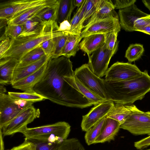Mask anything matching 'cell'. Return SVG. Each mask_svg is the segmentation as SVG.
I'll return each mask as SVG.
<instances>
[{
    "mask_svg": "<svg viewBox=\"0 0 150 150\" xmlns=\"http://www.w3.org/2000/svg\"><path fill=\"white\" fill-rule=\"evenodd\" d=\"M0 134V150H4V143L3 139V135L1 131Z\"/></svg>",
    "mask_w": 150,
    "mask_h": 150,
    "instance_id": "47",
    "label": "cell"
},
{
    "mask_svg": "<svg viewBox=\"0 0 150 150\" xmlns=\"http://www.w3.org/2000/svg\"><path fill=\"white\" fill-rule=\"evenodd\" d=\"M50 58L45 55L33 63L23 66L16 67L14 71L11 85L37 71L48 61Z\"/></svg>",
    "mask_w": 150,
    "mask_h": 150,
    "instance_id": "19",
    "label": "cell"
},
{
    "mask_svg": "<svg viewBox=\"0 0 150 150\" xmlns=\"http://www.w3.org/2000/svg\"><path fill=\"white\" fill-rule=\"evenodd\" d=\"M150 23V15L137 19L135 22L134 28V31L141 32Z\"/></svg>",
    "mask_w": 150,
    "mask_h": 150,
    "instance_id": "40",
    "label": "cell"
},
{
    "mask_svg": "<svg viewBox=\"0 0 150 150\" xmlns=\"http://www.w3.org/2000/svg\"><path fill=\"white\" fill-rule=\"evenodd\" d=\"M74 75L72 62L64 56L50 57L44 73L33 90L57 104L83 109L93 104L77 90L71 86L68 78Z\"/></svg>",
    "mask_w": 150,
    "mask_h": 150,
    "instance_id": "1",
    "label": "cell"
},
{
    "mask_svg": "<svg viewBox=\"0 0 150 150\" xmlns=\"http://www.w3.org/2000/svg\"><path fill=\"white\" fill-rule=\"evenodd\" d=\"M104 83L107 100L124 105L141 100L150 91V76L146 70L138 76L125 80L104 79Z\"/></svg>",
    "mask_w": 150,
    "mask_h": 150,
    "instance_id": "2",
    "label": "cell"
},
{
    "mask_svg": "<svg viewBox=\"0 0 150 150\" xmlns=\"http://www.w3.org/2000/svg\"><path fill=\"white\" fill-rule=\"evenodd\" d=\"M59 0L54 4L42 10L36 16L45 24L54 23L57 22Z\"/></svg>",
    "mask_w": 150,
    "mask_h": 150,
    "instance_id": "27",
    "label": "cell"
},
{
    "mask_svg": "<svg viewBox=\"0 0 150 150\" xmlns=\"http://www.w3.org/2000/svg\"><path fill=\"white\" fill-rule=\"evenodd\" d=\"M27 139L33 144L34 150H57L63 141L57 139L38 138Z\"/></svg>",
    "mask_w": 150,
    "mask_h": 150,
    "instance_id": "29",
    "label": "cell"
},
{
    "mask_svg": "<svg viewBox=\"0 0 150 150\" xmlns=\"http://www.w3.org/2000/svg\"><path fill=\"white\" fill-rule=\"evenodd\" d=\"M84 0H73V5L74 7L76 6L79 8L83 4Z\"/></svg>",
    "mask_w": 150,
    "mask_h": 150,
    "instance_id": "45",
    "label": "cell"
},
{
    "mask_svg": "<svg viewBox=\"0 0 150 150\" xmlns=\"http://www.w3.org/2000/svg\"><path fill=\"white\" fill-rule=\"evenodd\" d=\"M69 33L67 31H57L52 38L54 41L55 51L51 58H57L60 56L62 50L67 40Z\"/></svg>",
    "mask_w": 150,
    "mask_h": 150,
    "instance_id": "33",
    "label": "cell"
},
{
    "mask_svg": "<svg viewBox=\"0 0 150 150\" xmlns=\"http://www.w3.org/2000/svg\"><path fill=\"white\" fill-rule=\"evenodd\" d=\"M52 38L44 41L40 44L45 55L48 58L52 57L55 51L54 44Z\"/></svg>",
    "mask_w": 150,
    "mask_h": 150,
    "instance_id": "39",
    "label": "cell"
},
{
    "mask_svg": "<svg viewBox=\"0 0 150 150\" xmlns=\"http://www.w3.org/2000/svg\"><path fill=\"white\" fill-rule=\"evenodd\" d=\"M22 30V25L8 24L6 28L4 35L11 39L16 38L21 35Z\"/></svg>",
    "mask_w": 150,
    "mask_h": 150,
    "instance_id": "37",
    "label": "cell"
},
{
    "mask_svg": "<svg viewBox=\"0 0 150 150\" xmlns=\"http://www.w3.org/2000/svg\"><path fill=\"white\" fill-rule=\"evenodd\" d=\"M74 76L85 86L93 93L105 100H107L105 91L104 79L94 74L88 64H85L76 69Z\"/></svg>",
    "mask_w": 150,
    "mask_h": 150,
    "instance_id": "9",
    "label": "cell"
},
{
    "mask_svg": "<svg viewBox=\"0 0 150 150\" xmlns=\"http://www.w3.org/2000/svg\"><path fill=\"white\" fill-rule=\"evenodd\" d=\"M142 1L145 6L150 11V0H143Z\"/></svg>",
    "mask_w": 150,
    "mask_h": 150,
    "instance_id": "48",
    "label": "cell"
},
{
    "mask_svg": "<svg viewBox=\"0 0 150 150\" xmlns=\"http://www.w3.org/2000/svg\"><path fill=\"white\" fill-rule=\"evenodd\" d=\"M140 150H150V149H146V150L141 149Z\"/></svg>",
    "mask_w": 150,
    "mask_h": 150,
    "instance_id": "51",
    "label": "cell"
},
{
    "mask_svg": "<svg viewBox=\"0 0 150 150\" xmlns=\"http://www.w3.org/2000/svg\"><path fill=\"white\" fill-rule=\"evenodd\" d=\"M71 126L64 121L58 122L32 128H27L21 133L25 139H57L63 141L67 139Z\"/></svg>",
    "mask_w": 150,
    "mask_h": 150,
    "instance_id": "4",
    "label": "cell"
},
{
    "mask_svg": "<svg viewBox=\"0 0 150 150\" xmlns=\"http://www.w3.org/2000/svg\"><path fill=\"white\" fill-rule=\"evenodd\" d=\"M7 150H34V146L32 142L25 139L24 141L21 144Z\"/></svg>",
    "mask_w": 150,
    "mask_h": 150,
    "instance_id": "43",
    "label": "cell"
},
{
    "mask_svg": "<svg viewBox=\"0 0 150 150\" xmlns=\"http://www.w3.org/2000/svg\"><path fill=\"white\" fill-rule=\"evenodd\" d=\"M144 51L142 45L139 44H131L126 51L125 57L129 62H132L140 58Z\"/></svg>",
    "mask_w": 150,
    "mask_h": 150,
    "instance_id": "34",
    "label": "cell"
},
{
    "mask_svg": "<svg viewBox=\"0 0 150 150\" xmlns=\"http://www.w3.org/2000/svg\"><path fill=\"white\" fill-rule=\"evenodd\" d=\"M11 39L4 35L0 38V58L9 49L11 44Z\"/></svg>",
    "mask_w": 150,
    "mask_h": 150,
    "instance_id": "41",
    "label": "cell"
},
{
    "mask_svg": "<svg viewBox=\"0 0 150 150\" xmlns=\"http://www.w3.org/2000/svg\"><path fill=\"white\" fill-rule=\"evenodd\" d=\"M45 55L40 45L23 56L16 67L23 66L33 63L39 60Z\"/></svg>",
    "mask_w": 150,
    "mask_h": 150,
    "instance_id": "30",
    "label": "cell"
},
{
    "mask_svg": "<svg viewBox=\"0 0 150 150\" xmlns=\"http://www.w3.org/2000/svg\"><path fill=\"white\" fill-rule=\"evenodd\" d=\"M120 124L114 119L105 117L101 132L95 144L114 140L120 129Z\"/></svg>",
    "mask_w": 150,
    "mask_h": 150,
    "instance_id": "17",
    "label": "cell"
},
{
    "mask_svg": "<svg viewBox=\"0 0 150 150\" xmlns=\"http://www.w3.org/2000/svg\"><path fill=\"white\" fill-rule=\"evenodd\" d=\"M4 85L0 84V94L4 93L6 92V90Z\"/></svg>",
    "mask_w": 150,
    "mask_h": 150,
    "instance_id": "49",
    "label": "cell"
},
{
    "mask_svg": "<svg viewBox=\"0 0 150 150\" xmlns=\"http://www.w3.org/2000/svg\"><path fill=\"white\" fill-rule=\"evenodd\" d=\"M121 26L118 17H111L93 23L84 28L81 36L82 38L93 34H104L113 30L120 31Z\"/></svg>",
    "mask_w": 150,
    "mask_h": 150,
    "instance_id": "13",
    "label": "cell"
},
{
    "mask_svg": "<svg viewBox=\"0 0 150 150\" xmlns=\"http://www.w3.org/2000/svg\"><path fill=\"white\" fill-rule=\"evenodd\" d=\"M48 0H11L0 3V19L7 21L15 14L30 8L43 4Z\"/></svg>",
    "mask_w": 150,
    "mask_h": 150,
    "instance_id": "11",
    "label": "cell"
},
{
    "mask_svg": "<svg viewBox=\"0 0 150 150\" xmlns=\"http://www.w3.org/2000/svg\"><path fill=\"white\" fill-rule=\"evenodd\" d=\"M118 14L121 27L125 31L129 32L134 31V26L136 20L149 15L138 8L134 4L127 8L119 9Z\"/></svg>",
    "mask_w": 150,
    "mask_h": 150,
    "instance_id": "14",
    "label": "cell"
},
{
    "mask_svg": "<svg viewBox=\"0 0 150 150\" xmlns=\"http://www.w3.org/2000/svg\"><path fill=\"white\" fill-rule=\"evenodd\" d=\"M142 72L135 64L117 62L108 69L105 73V79L125 80L138 76Z\"/></svg>",
    "mask_w": 150,
    "mask_h": 150,
    "instance_id": "10",
    "label": "cell"
},
{
    "mask_svg": "<svg viewBox=\"0 0 150 150\" xmlns=\"http://www.w3.org/2000/svg\"><path fill=\"white\" fill-rule=\"evenodd\" d=\"M131 111L126 105L115 103L106 116L122 124L130 115Z\"/></svg>",
    "mask_w": 150,
    "mask_h": 150,
    "instance_id": "28",
    "label": "cell"
},
{
    "mask_svg": "<svg viewBox=\"0 0 150 150\" xmlns=\"http://www.w3.org/2000/svg\"><path fill=\"white\" fill-rule=\"evenodd\" d=\"M33 103L15 98L8 94H0V129Z\"/></svg>",
    "mask_w": 150,
    "mask_h": 150,
    "instance_id": "6",
    "label": "cell"
},
{
    "mask_svg": "<svg viewBox=\"0 0 150 150\" xmlns=\"http://www.w3.org/2000/svg\"><path fill=\"white\" fill-rule=\"evenodd\" d=\"M82 38L81 35H74L69 33L66 43L60 56H62L68 58L71 56H75L79 49V45Z\"/></svg>",
    "mask_w": 150,
    "mask_h": 150,
    "instance_id": "24",
    "label": "cell"
},
{
    "mask_svg": "<svg viewBox=\"0 0 150 150\" xmlns=\"http://www.w3.org/2000/svg\"><path fill=\"white\" fill-rule=\"evenodd\" d=\"M87 0H84L81 6L77 8L76 12L71 20L70 26L67 30L69 33L81 35L82 30L84 28L83 18Z\"/></svg>",
    "mask_w": 150,
    "mask_h": 150,
    "instance_id": "23",
    "label": "cell"
},
{
    "mask_svg": "<svg viewBox=\"0 0 150 150\" xmlns=\"http://www.w3.org/2000/svg\"><path fill=\"white\" fill-rule=\"evenodd\" d=\"M68 81L71 86L79 91L93 105L106 100L97 95L85 86L74 76L68 77Z\"/></svg>",
    "mask_w": 150,
    "mask_h": 150,
    "instance_id": "22",
    "label": "cell"
},
{
    "mask_svg": "<svg viewBox=\"0 0 150 150\" xmlns=\"http://www.w3.org/2000/svg\"><path fill=\"white\" fill-rule=\"evenodd\" d=\"M19 62L12 58L0 59V84L4 85L11 84L14 70Z\"/></svg>",
    "mask_w": 150,
    "mask_h": 150,
    "instance_id": "20",
    "label": "cell"
},
{
    "mask_svg": "<svg viewBox=\"0 0 150 150\" xmlns=\"http://www.w3.org/2000/svg\"><path fill=\"white\" fill-rule=\"evenodd\" d=\"M103 34L91 35L84 37L79 43V49L90 55L105 44Z\"/></svg>",
    "mask_w": 150,
    "mask_h": 150,
    "instance_id": "21",
    "label": "cell"
},
{
    "mask_svg": "<svg viewBox=\"0 0 150 150\" xmlns=\"http://www.w3.org/2000/svg\"><path fill=\"white\" fill-rule=\"evenodd\" d=\"M114 103L108 100L94 105L89 112L82 116L81 127L86 132L103 118L106 117L114 105Z\"/></svg>",
    "mask_w": 150,
    "mask_h": 150,
    "instance_id": "12",
    "label": "cell"
},
{
    "mask_svg": "<svg viewBox=\"0 0 150 150\" xmlns=\"http://www.w3.org/2000/svg\"><path fill=\"white\" fill-rule=\"evenodd\" d=\"M57 29L51 25H47L40 33L31 35L11 39L10 46L0 59L12 58L19 61L30 50L37 47L44 41L53 38Z\"/></svg>",
    "mask_w": 150,
    "mask_h": 150,
    "instance_id": "3",
    "label": "cell"
},
{
    "mask_svg": "<svg viewBox=\"0 0 150 150\" xmlns=\"http://www.w3.org/2000/svg\"><path fill=\"white\" fill-rule=\"evenodd\" d=\"M8 94L16 99L34 103L46 99L33 91L23 92H8Z\"/></svg>",
    "mask_w": 150,
    "mask_h": 150,
    "instance_id": "32",
    "label": "cell"
},
{
    "mask_svg": "<svg viewBox=\"0 0 150 150\" xmlns=\"http://www.w3.org/2000/svg\"><path fill=\"white\" fill-rule=\"evenodd\" d=\"M57 0H48L46 3L26 9L10 18L7 21L8 24L22 25L26 21L36 17L44 8L56 4Z\"/></svg>",
    "mask_w": 150,
    "mask_h": 150,
    "instance_id": "15",
    "label": "cell"
},
{
    "mask_svg": "<svg viewBox=\"0 0 150 150\" xmlns=\"http://www.w3.org/2000/svg\"><path fill=\"white\" fill-rule=\"evenodd\" d=\"M105 117L101 119L86 132L84 139L88 145L95 144L96 139L101 132Z\"/></svg>",
    "mask_w": 150,
    "mask_h": 150,
    "instance_id": "31",
    "label": "cell"
},
{
    "mask_svg": "<svg viewBox=\"0 0 150 150\" xmlns=\"http://www.w3.org/2000/svg\"><path fill=\"white\" fill-rule=\"evenodd\" d=\"M47 62L34 73L12 84V87L24 91H33L34 87L39 81L44 73Z\"/></svg>",
    "mask_w": 150,
    "mask_h": 150,
    "instance_id": "18",
    "label": "cell"
},
{
    "mask_svg": "<svg viewBox=\"0 0 150 150\" xmlns=\"http://www.w3.org/2000/svg\"><path fill=\"white\" fill-rule=\"evenodd\" d=\"M115 9L111 0H100L96 10L84 24V28L93 23L108 18L118 17Z\"/></svg>",
    "mask_w": 150,
    "mask_h": 150,
    "instance_id": "16",
    "label": "cell"
},
{
    "mask_svg": "<svg viewBox=\"0 0 150 150\" xmlns=\"http://www.w3.org/2000/svg\"><path fill=\"white\" fill-rule=\"evenodd\" d=\"M100 1V0H87L83 18L84 23L86 22L95 13Z\"/></svg>",
    "mask_w": 150,
    "mask_h": 150,
    "instance_id": "36",
    "label": "cell"
},
{
    "mask_svg": "<svg viewBox=\"0 0 150 150\" xmlns=\"http://www.w3.org/2000/svg\"><path fill=\"white\" fill-rule=\"evenodd\" d=\"M119 31L113 30L104 34L105 44L108 50H112L114 48L117 41V38Z\"/></svg>",
    "mask_w": 150,
    "mask_h": 150,
    "instance_id": "38",
    "label": "cell"
},
{
    "mask_svg": "<svg viewBox=\"0 0 150 150\" xmlns=\"http://www.w3.org/2000/svg\"><path fill=\"white\" fill-rule=\"evenodd\" d=\"M57 150H86L80 141L76 138L67 139L62 141Z\"/></svg>",
    "mask_w": 150,
    "mask_h": 150,
    "instance_id": "35",
    "label": "cell"
},
{
    "mask_svg": "<svg viewBox=\"0 0 150 150\" xmlns=\"http://www.w3.org/2000/svg\"><path fill=\"white\" fill-rule=\"evenodd\" d=\"M115 8L119 9L127 8L134 4L135 0H111Z\"/></svg>",
    "mask_w": 150,
    "mask_h": 150,
    "instance_id": "42",
    "label": "cell"
},
{
    "mask_svg": "<svg viewBox=\"0 0 150 150\" xmlns=\"http://www.w3.org/2000/svg\"><path fill=\"white\" fill-rule=\"evenodd\" d=\"M131 112L120 129L127 130L134 135L147 134L150 136V115L139 110L134 105H126Z\"/></svg>",
    "mask_w": 150,
    "mask_h": 150,
    "instance_id": "5",
    "label": "cell"
},
{
    "mask_svg": "<svg viewBox=\"0 0 150 150\" xmlns=\"http://www.w3.org/2000/svg\"><path fill=\"white\" fill-rule=\"evenodd\" d=\"M147 113L149 114L150 115V112H146Z\"/></svg>",
    "mask_w": 150,
    "mask_h": 150,
    "instance_id": "50",
    "label": "cell"
},
{
    "mask_svg": "<svg viewBox=\"0 0 150 150\" xmlns=\"http://www.w3.org/2000/svg\"><path fill=\"white\" fill-rule=\"evenodd\" d=\"M118 44L117 41L112 50H108L104 44L88 56L89 68L98 77L101 78L105 75L110 60L117 50Z\"/></svg>",
    "mask_w": 150,
    "mask_h": 150,
    "instance_id": "8",
    "label": "cell"
},
{
    "mask_svg": "<svg viewBox=\"0 0 150 150\" xmlns=\"http://www.w3.org/2000/svg\"><path fill=\"white\" fill-rule=\"evenodd\" d=\"M73 2V0H59L57 22L59 24L65 21L70 23L71 14L75 7Z\"/></svg>",
    "mask_w": 150,
    "mask_h": 150,
    "instance_id": "26",
    "label": "cell"
},
{
    "mask_svg": "<svg viewBox=\"0 0 150 150\" xmlns=\"http://www.w3.org/2000/svg\"><path fill=\"white\" fill-rule=\"evenodd\" d=\"M141 32L150 35V23L142 30Z\"/></svg>",
    "mask_w": 150,
    "mask_h": 150,
    "instance_id": "46",
    "label": "cell"
},
{
    "mask_svg": "<svg viewBox=\"0 0 150 150\" xmlns=\"http://www.w3.org/2000/svg\"><path fill=\"white\" fill-rule=\"evenodd\" d=\"M40 115L39 109L32 105L28 107L3 127L0 131L3 137L12 135L16 133H21L28 127L27 125L38 118Z\"/></svg>",
    "mask_w": 150,
    "mask_h": 150,
    "instance_id": "7",
    "label": "cell"
},
{
    "mask_svg": "<svg viewBox=\"0 0 150 150\" xmlns=\"http://www.w3.org/2000/svg\"><path fill=\"white\" fill-rule=\"evenodd\" d=\"M134 146L138 149H142L150 146V136L135 142Z\"/></svg>",
    "mask_w": 150,
    "mask_h": 150,
    "instance_id": "44",
    "label": "cell"
},
{
    "mask_svg": "<svg viewBox=\"0 0 150 150\" xmlns=\"http://www.w3.org/2000/svg\"><path fill=\"white\" fill-rule=\"evenodd\" d=\"M46 24L43 23L38 18L29 19L23 24L22 31L18 37H22L39 33L45 28Z\"/></svg>",
    "mask_w": 150,
    "mask_h": 150,
    "instance_id": "25",
    "label": "cell"
}]
</instances>
